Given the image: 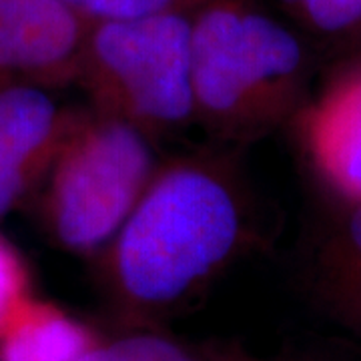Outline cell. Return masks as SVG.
<instances>
[{
	"label": "cell",
	"mask_w": 361,
	"mask_h": 361,
	"mask_svg": "<svg viewBox=\"0 0 361 361\" xmlns=\"http://www.w3.org/2000/svg\"><path fill=\"white\" fill-rule=\"evenodd\" d=\"M153 139L94 109L75 111L44 177L42 219L59 245L101 255L155 177Z\"/></svg>",
	"instance_id": "277c9868"
},
{
	"label": "cell",
	"mask_w": 361,
	"mask_h": 361,
	"mask_svg": "<svg viewBox=\"0 0 361 361\" xmlns=\"http://www.w3.org/2000/svg\"><path fill=\"white\" fill-rule=\"evenodd\" d=\"M78 361H115L109 348H89Z\"/></svg>",
	"instance_id": "5bb4252c"
},
{
	"label": "cell",
	"mask_w": 361,
	"mask_h": 361,
	"mask_svg": "<svg viewBox=\"0 0 361 361\" xmlns=\"http://www.w3.org/2000/svg\"><path fill=\"white\" fill-rule=\"evenodd\" d=\"M73 113L47 87H0V219L42 185Z\"/></svg>",
	"instance_id": "8992f818"
},
{
	"label": "cell",
	"mask_w": 361,
	"mask_h": 361,
	"mask_svg": "<svg viewBox=\"0 0 361 361\" xmlns=\"http://www.w3.org/2000/svg\"><path fill=\"white\" fill-rule=\"evenodd\" d=\"M301 133L323 177L361 203V66L323 92L303 116Z\"/></svg>",
	"instance_id": "52a82bcc"
},
{
	"label": "cell",
	"mask_w": 361,
	"mask_h": 361,
	"mask_svg": "<svg viewBox=\"0 0 361 361\" xmlns=\"http://www.w3.org/2000/svg\"><path fill=\"white\" fill-rule=\"evenodd\" d=\"M90 23L118 20L167 11H193L203 0H63Z\"/></svg>",
	"instance_id": "30bf717a"
},
{
	"label": "cell",
	"mask_w": 361,
	"mask_h": 361,
	"mask_svg": "<svg viewBox=\"0 0 361 361\" xmlns=\"http://www.w3.org/2000/svg\"><path fill=\"white\" fill-rule=\"evenodd\" d=\"M329 253H334L336 265L343 269L345 277L357 281L361 289V203H355L349 213L341 239Z\"/></svg>",
	"instance_id": "4fadbf2b"
},
{
	"label": "cell",
	"mask_w": 361,
	"mask_h": 361,
	"mask_svg": "<svg viewBox=\"0 0 361 361\" xmlns=\"http://www.w3.org/2000/svg\"><path fill=\"white\" fill-rule=\"evenodd\" d=\"M191 32V11L90 23L77 75L90 109L149 139L197 123Z\"/></svg>",
	"instance_id": "3957f363"
},
{
	"label": "cell",
	"mask_w": 361,
	"mask_h": 361,
	"mask_svg": "<svg viewBox=\"0 0 361 361\" xmlns=\"http://www.w3.org/2000/svg\"><path fill=\"white\" fill-rule=\"evenodd\" d=\"M251 235V203L237 167L223 155L195 153L159 165L101 255L121 295L159 307L229 265Z\"/></svg>",
	"instance_id": "6da1fadb"
},
{
	"label": "cell",
	"mask_w": 361,
	"mask_h": 361,
	"mask_svg": "<svg viewBox=\"0 0 361 361\" xmlns=\"http://www.w3.org/2000/svg\"><path fill=\"white\" fill-rule=\"evenodd\" d=\"M299 25L323 37L361 35V0H279Z\"/></svg>",
	"instance_id": "9c48e42d"
},
{
	"label": "cell",
	"mask_w": 361,
	"mask_h": 361,
	"mask_svg": "<svg viewBox=\"0 0 361 361\" xmlns=\"http://www.w3.org/2000/svg\"><path fill=\"white\" fill-rule=\"evenodd\" d=\"M191 18L195 121L223 141L265 137L297 103L301 37L257 0H203Z\"/></svg>",
	"instance_id": "7a4b0ae2"
},
{
	"label": "cell",
	"mask_w": 361,
	"mask_h": 361,
	"mask_svg": "<svg viewBox=\"0 0 361 361\" xmlns=\"http://www.w3.org/2000/svg\"><path fill=\"white\" fill-rule=\"evenodd\" d=\"M89 26L63 0H0V87L77 82Z\"/></svg>",
	"instance_id": "5b68a950"
},
{
	"label": "cell",
	"mask_w": 361,
	"mask_h": 361,
	"mask_svg": "<svg viewBox=\"0 0 361 361\" xmlns=\"http://www.w3.org/2000/svg\"><path fill=\"white\" fill-rule=\"evenodd\" d=\"M28 271L20 251L0 235V329L25 303Z\"/></svg>",
	"instance_id": "8fae6325"
},
{
	"label": "cell",
	"mask_w": 361,
	"mask_h": 361,
	"mask_svg": "<svg viewBox=\"0 0 361 361\" xmlns=\"http://www.w3.org/2000/svg\"><path fill=\"white\" fill-rule=\"evenodd\" d=\"M109 351L115 361H193L180 348L157 336H130L118 339Z\"/></svg>",
	"instance_id": "7c38bea8"
},
{
	"label": "cell",
	"mask_w": 361,
	"mask_h": 361,
	"mask_svg": "<svg viewBox=\"0 0 361 361\" xmlns=\"http://www.w3.org/2000/svg\"><path fill=\"white\" fill-rule=\"evenodd\" d=\"M89 331L63 311L26 299L0 329V361H78Z\"/></svg>",
	"instance_id": "ba28073f"
}]
</instances>
